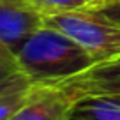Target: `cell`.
Listing matches in <instances>:
<instances>
[{
    "label": "cell",
    "instance_id": "1",
    "mask_svg": "<svg viewBox=\"0 0 120 120\" xmlns=\"http://www.w3.org/2000/svg\"><path fill=\"white\" fill-rule=\"evenodd\" d=\"M16 60L35 83L46 85L69 81L95 65L71 37L46 25L16 49Z\"/></svg>",
    "mask_w": 120,
    "mask_h": 120
},
{
    "label": "cell",
    "instance_id": "2",
    "mask_svg": "<svg viewBox=\"0 0 120 120\" xmlns=\"http://www.w3.org/2000/svg\"><path fill=\"white\" fill-rule=\"evenodd\" d=\"M44 25L71 37L95 64L120 56V25L95 9H72L44 18Z\"/></svg>",
    "mask_w": 120,
    "mask_h": 120
},
{
    "label": "cell",
    "instance_id": "3",
    "mask_svg": "<svg viewBox=\"0 0 120 120\" xmlns=\"http://www.w3.org/2000/svg\"><path fill=\"white\" fill-rule=\"evenodd\" d=\"M83 95L71 79L55 85L37 83L28 102L9 120H71L72 106Z\"/></svg>",
    "mask_w": 120,
    "mask_h": 120
},
{
    "label": "cell",
    "instance_id": "4",
    "mask_svg": "<svg viewBox=\"0 0 120 120\" xmlns=\"http://www.w3.org/2000/svg\"><path fill=\"white\" fill-rule=\"evenodd\" d=\"M46 14L28 0H0V48L14 51L39 28Z\"/></svg>",
    "mask_w": 120,
    "mask_h": 120
},
{
    "label": "cell",
    "instance_id": "5",
    "mask_svg": "<svg viewBox=\"0 0 120 120\" xmlns=\"http://www.w3.org/2000/svg\"><path fill=\"white\" fill-rule=\"evenodd\" d=\"M37 83L23 69H12L2 74L0 81V120L14 116L32 97Z\"/></svg>",
    "mask_w": 120,
    "mask_h": 120
},
{
    "label": "cell",
    "instance_id": "6",
    "mask_svg": "<svg viewBox=\"0 0 120 120\" xmlns=\"http://www.w3.org/2000/svg\"><path fill=\"white\" fill-rule=\"evenodd\" d=\"M71 81L78 85L85 95H120V56L95 64Z\"/></svg>",
    "mask_w": 120,
    "mask_h": 120
},
{
    "label": "cell",
    "instance_id": "7",
    "mask_svg": "<svg viewBox=\"0 0 120 120\" xmlns=\"http://www.w3.org/2000/svg\"><path fill=\"white\" fill-rule=\"evenodd\" d=\"M71 120H120V102L111 95H83L72 106Z\"/></svg>",
    "mask_w": 120,
    "mask_h": 120
},
{
    "label": "cell",
    "instance_id": "8",
    "mask_svg": "<svg viewBox=\"0 0 120 120\" xmlns=\"http://www.w3.org/2000/svg\"><path fill=\"white\" fill-rule=\"evenodd\" d=\"M28 2L34 4L46 16L55 14V12H62V11H72V9L88 7L86 0H28Z\"/></svg>",
    "mask_w": 120,
    "mask_h": 120
},
{
    "label": "cell",
    "instance_id": "9",
    "mask_svg": "<svg viewBox=\"0 0 120 120\" xmlns=\"http://www.w3.org/2000/svg\"><path fill=\"white\" fill-rule=\"evenodd\" d=\"M88 9H95V11H101L106 16H118L120 14V0H102L99 5L95 7H88Z\"/></svg>",
    "mask_w": 120,
    "mask_h": 120
},
{
    "label": "cell",
    "instance_id": "10",
    "mask_svg": "<svg viewBox=\"0 0 120 120\" xmlns=\"http://www.w3.org/2000/svg\"><path fill=\"white\" fill-rule=\"evenodd\" d=\"M102 0H86V4H88V7H95V5H99Z\"/></svg>",
    "mask_w": 120,
    "mask_h": 120
},
{
    "label": "cell",
    "instance_id": "11",
    "mask_svg": "<svg viewBox=\"0 0 120 120\" xmlns=\"http://www.w3.org/2000/svg\"><path fill=\"white\" fill-rule=\"evenodd\" d=\"M108 18H109V16H108ZM111 19H113V21H116V23L120 25V14H118V16H111Z\"/></svg>",
    "mask_w": 120,
    "mask_h": 120
},
{
    "label": "cell",
    "instance_id": "12",
    "mask_svg": "<svg viewBox=\"0 0 120 120\" xmlns=\"http://www.w3.org/2000/svg\"><path fill=\"white\" fill-rule=\"evenodd\" d=\"M111 97H113V99H116V101L120 102V95H111Z\"/></svg>",
    "mask_w": 120,
    "mask_h": 120
}]
</instances>
